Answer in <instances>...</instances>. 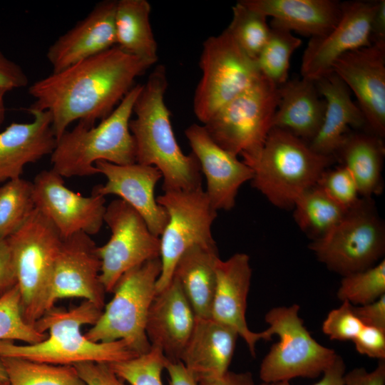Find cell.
Returning a JSON list of instances; mask_svg holds the SVG:
<instances>
[{
	"mask_svg": "<svg viewBox=\"0 0 385 385\" xmlns=\"http://www.w3.org/2000/svg\"><path fill=\"white\" fill-rule=\"evenodd\" d=\"M278 91L272 128L288 131L309 143L320 129L326 108L315 82L294 78L279 86Z\"/></svg>",
	"mask_w": 385,
	"mask_h": 385,
	"instance_id": "cell-27",
	"label": "cell"
},
{
	"mask_svg": "<svg viewBox=\"0 0 385 385\" xmlns=\"http://www.w3.org/2000/svg\"><path fill=\"white\" fill-rule=\"evenodd\" d=\"M314 82L326 108L320 129L308 144L319 154L334 156L349 128L366 126V120L350 90L333 71Z\"/></svg>",
	"mask_w": 385,
	"mask_h": 385,
	"instance_id": "cell-25",
	"label": "cell"
},
{
	"mask_svg": "<svg viewBox=\"0 0 385 385\" xmlns=\"http://www.w3.org/2000/svg\"><path fill=\"white\" fill-rule=\"evenodd\" d=\"M309 248L320 262L342 277L377 264L385 252V225L373 200L361 197Z\"/></svg>",
	"mask_w": 385,
	"mask_h": 385,
	"instance_id": "cell-10",
	"label": "cell"
},
{
	"mask_svg": "<svg viewBox=\"0 0 385 385\" xmlns=\"http://www.w3.org/2000/svg\"><path fill=\"white\" fill-rule=\"evenodd\" d=\"M0 385H9V384L8 381H6V382L0 383Z\"/></svg>",
	"mask_w": 385,
	"mask_h": 385,
	"instance_id": "cell-53",
	"label": "cell"
},
{
	"mask_svg": "<svg viewBox=\"0 0 385 385\" xmlns=\"http://www.w3.org/2000/svg\"><path fill=\"white\" fill-rule=\"evenodd\" d=\"M103 309L84 301L69 309L52 308L34 324L41 332L48 335L41 342L17 344L0 341V357H19L55 365H71L87 362L113 364L138 355L122 340L95 342L81 332L84 325H93Z\"/></svg>",
	"mask_w": 385,
	"mask_h": 385,
	"instance_id": "cell-3",
	"label": "cell"
},
{
	"mask_svg": "<svg viewBox=\"0 0 385 385\" xmlns=\"http://www.w3.org/2000/svg\"><path fill=\"white\" fill-rule=\"evenodd\" d=\"M352 342L360 354L384 360L385 329L364 325Z\"/></svg>",
	"mask_w": 385,
	"mask_h": 385,
	"instance_id": "cell-41",
	"label": "cell"
},
{
	"mask_svg": "<svg viewBox=\"0 0 385 385\" xmlns=\"http://www.w3.org/2000/svg\"><path fill=\"white\" fill-rule=\"evenodd\" d=\"M238 337L234 329L211 317H196L180 361L197 383L222 376L229 371Z\"/></svg>",
	"mask_w": 385,
	"mask_h": 385,
	"instance_id": "cell-24",
	"label": "cell"
},
{
	"mask_svg": "<svg viewBox=\"0 0 385 385\" xmlns=\"http://www.w3.org/2000/svg\"><path fill=\"white\" fill-rule=\"evenodd\" d=\"M379 1L341 2V17L326 35L311 38L302 58V78L316 81L332 71L342 55L371 45V25Z\"/></svg>",
	"mask_w": 385,
	"mask_h": 385,
	"instance_id": "cell-15",
	"label": "cell"
},
{
	"mask_svg": "<svg viewBox=\"0 0 385 385\" xmlns=\"http://www.w3.org/2000/svg\"><path fill=\"white\" fill-rule=\"evenodd\" d=\"M344 385H385V363L380 360L371 371L355 368L344 374Z\"/></svg>",
	"mask_w": 385,
	"mask_h": 385,
	"instance_id": "cell-46",
	"label": "cell"
},
{
	"mask_svg": "<svg viewBox=\"0 0 385 385\" xmlns=\"http://www.w3.org/2000/svg\"><path fill=\"white\" fill-rule=\"evenodd\" d=\"M8 91L6 90H0V125L4 120L5 113L4 97Z\"/></svg>",
	"mask_w": 385,
	"mask_h": 385,
	"instance_id": "cell-51",
	"label": "cell"
},
{
	"mask_svg": "<svg viewBox=\"0 0 385 385\" xmlns=\"http://www.w3.org/2000/svg\"><path fill=\"white\" fill-rule=\"evenodd\" d=\"M17 284L11 250L7 239L0 240V296Z\"/></svg>",
	"mask_w": 385,
	"mask_h": 385,
	"instance_id": "cell-45",
	"label": "cell"
},
{
	"mask_svg": "<svg viewBox=\"0 0 385 385\" xmlns=\"http://www.w3.org/2000/svg\"><path fill=\"white\" fill-rule=\"evenodd\" d=\"M185 135L205 176L212 206L217 211L232 210L240 188L252 179V170L214 142L203 125L193 123Z\"/></svg>",
	"mask_w": 385,
	"mask_h": 385,
	"instance_id": "cell-19",
	"label": "cell"
},
{
	"mask_svg": "<svg viewBox=\"0 0 385 385\" xmlns=\"http://www.w3.org/2000/svg\"><path fill=\"white\" fill-rule=\"evenodd\" d=\"M154 64L115 46L35 81L27 112L48 111L57 140L74 121L93 125L108 116Z\"/></svg>",
	"mask_w": 385,
	"mask_h": 385,
	"instance_id": "cell-1",
	"label": "cell"
},
{
	"mask_svg": "<svg viewBox=\"0 0 385 385\" xmlns=\"http://www.w3.org/2000/svg\"><path fill=\"white\" fill-rule=\"evenodd\" d=\"M371 43L385 44V1L379 0L371 25Z\"/></svg>",
	"mask_w": 385,
	"mask_h": 385,
	"instance_id": "cell-50",
	"label": "cell"
},
{
	"mask_svg": "<svg viewBox=\"0 0 385 385\" xmlns=\"http://www.w3.org/2000/svg\"><path fill=\"white\" fill-rule=\"evenodd\" d=\"M268 40L256 63L262 76L279 87L288 81L289 62L302 41L284 29L272 26Z\"/></svg>",
	"mask_w": 385,
	"mask_h": 385,
	"instance_id": "cell-33",
	"label": "cell"
},
{
	"mask_svg": "<svg viewBox=\"0 0 385 385\" xmlns=\"http://www.w3.org/2000/svg\"><path fill=\"white\" fill-rule=\"evenodd\" d=\"M166 68L158 65L142 84L129 129L135 144L136 163L155 167L163 178L164 192L202 187V172L192 153L185 155L174 135L170 111L165 102Z\"/></svg>",
	"mask_w": 385,
	"mask_h": 385,
	"instance_id": "cell-2",
	"label": "cell"
},
{
	"mask_svg": "<svg viewBox=\"0 0 385 385\" xmlns=\"http://www.w3.org/2000/svg\"><path fill=\"white\" fill-rule=\"evenodd\" d=\"M199 385H255L250 372L235 373L228 371L223 376L202 381Z\"/></svg>",
	"mask_w": 385,
	"mask_h": 385,
	"instance_id": "cell-49",
	"label": "cell"
},
{
	"mask_svg": "<svg viewBox=\"0 0 385 385\" xmlns=\"http://www.w3.org/2000/svg\"><path fill=\"white\" fill-rule=\"evenodd\" d=\"M336 160L288 131L272 128L260 154L247 165L253 171L252 187L273 205L289 210Z\"/></svg>",
	"mask_w": 385,
	"mask_h": 385,
	"instance_id": "cell-5",
	"label": "cell"
},
{
	"mask_svg": "<svg viewBox=\"0 0 385 385\" xmlns=\"http://www.w3.org/2000/svg\"><path fill=\"white\" fill-rule=\"evenodd\" d=\"M167 359L158 347L130 359L109 364L115 374L129 385H163L161 374Z\"/></svg>",
	"mask_w": 385,
	"mask_h": 385,
	"instance_id": "cell-38",
	"label": "cell"
},
{
	"mask_svg": "<svg viewBox=\"0 0 385 385\" xmlns=\"http://www.w3.org/2000/svg\"><path fill=\"white\" fill-rule=\"evenodd\" d=\"M267 17L270 26L317 38L328 34L339 21L341 2L336 0H240Z\"/></svg>",
	"mask_w": 385,
	"mask_h": 385,
	"instance_id": "cell-26",
	"label": "cell"
},
{
	"mask_svg": "<svg viewBox=\"0 0 385 385\" xmlns=\"http://www.w3.org/2000/svg\"><path fill=\"white\" fill-rule=\"evenodd\" d=\"M10 245L25 321L35 323L49 310L52 273L63 238L54 225L36 209L7 238Z\"/></svg>",
	"mask_w": 385,
	"mask_h": 385,
	"instance_id": "cell-7",
	"label": "cell"
},
{
	"mask_svg": "<svg viewBox=\"0 0 385 385\" xmlns=\"http://www.w3.org/2000/svg\"><path fill=\"white\" fill-rule=\"evenodd\" d=\"M117 1L98 3L90 13L59 36L48 48L53 73L116 46L115 14Z\"/></svg>",
	"mask_w": 385,
	"mask_h": 385,
	"instance_id": "cell-21",
	"label": "cell"
},
{
	"mask_svg": "<svg viewBox=\"0 0 385 385\" xmlns=\"http://www.w3.org/2000/svg\"><path fill=\"white\" fill-rule=\"evenodd\" d=\"M73 366L86 385H129L115 374L109 364L87 361Z\"/></svg>",
	"mask_w": 385,
	"mask_h": 385,
	"instance_id": "cell-42",
	"label": "cell"
},
{
	"mask_svg": "<svg viewBox=\"0 0 385 385\" xmlns=\"http://www.w3.org/2000/svg\"><path fill=\"white\" fill-rule=\"evenodd\" d=\"M29 79L21 67L0 50V90L9 91L25 87Z\"/></svg>",
	"mask_w": 385,
	"mask_h": 385,
	"instance_id": "cell-43",
	"label": "cell"
},
{
	"mask_svg": "<svg viewBox=\"0 0 385 385\" xmlns=\"http://www.w3.org/2000/svg\"><path fill=\"white\" fill-rule=\"evenodd\" d=\"M141 88L142 84L135 85L98 125L78 122L71 130L65 131L51 154V170L63 178L83 177L98 174L95 167L98 161L120 165L136 163L129 123Z\"/></svg>",
	"mask_w": 385,
	"mask_h": 385,
	"instance_id": "cell-4",
	"label": "cell"
},
{
	"mask_svg": "<svg viewBox=\"0 0 385 385\" xmlns=\"http://www.w3.org/2000/svg\"><path fill=\"white\" fill-rule=\"evenodd\" d=\"M168 212V222L160 236L161 272L156 282V294L170 282L178 260L190 247H217L211 227L217 217L202 187L190 190L165 192L156 197Z\"/></svg>",
	"mask_w": 385,
	"mask_h": 385,
	"instance_id": "cell-12",
	"label": "cell"
},
{
	"mask_svg": "<svg viewBox=\"0 0 385 385\" xmlns=\"http://www.w3.org/2000/svg\"><path fill=\"white\" fill-rule=\"evenodd\" d=\"M364 324L355 315L352 304L344 301L331 310L322 323V332L332 340H351L357 336Z\"/></svg>",
	"mask_w": 385,
	"mask_h": 385,
	"instance_id": "cell-40",
	"label": "cell"
},
{
	"mask_svg": "<svg viewBox=\"0 0 385 385\" xmlns=\"http://www.w3.org/2000/svg\"><path fill=\"white\" fill-rule=\"evenodd\" d=\"M199 66L202 76L192 107L203 124L262 76L256 61L241 49L227 29L203 42Z\"/></svg>",
	"mask_w": 385,
	"mask_h": 385,
	"instance_id": "cell-11",
	"label": "cell"
},
{
	"mask_svg": "<svg viewBox=\"0 0 385 385\" xmlns=\"http://www.w3.org/2000/svg\"><path fill=\"white\" fill-rule=\"evenodd\" d=\"M317 185L346 210L356 205L361 198L354 178L342 165L334 169H327L320 176Z\"/></svg>",
	"mask_w": 385,
	"mask_h": 385,
	"instance_id": "cell-39",
	"label": "cell"
},
{
	"mask_svg": "<svg viewBox=\"0 0 385 385\" xmlns=\"http://www.w3.org/2000/svg\"><path fill=\"white\" fill-rule=\"evenodd\" d=\"M35 208L54 225L63 239L75 233L97 234L104 222L105 197L84 196L67 188L53 170H42L34 178Z\"/></svg>",
	"mask_w": 385,
	"mask_h": 385,
	"instance_id": "cell-14",
	"label": "cell"
},
{
	"mask_svg": "<svg viewBox=\"0 0 385 385\" xmlns=\"http://www.w3.org/2000/svg\"><path fill=\"white\" fill-rule=\"evenodd\" d=\"M90 235L75 233L63 239L52 273L49 310L63 298L78 297L103 309L106 292L101 281V262Z\"/></svg>",
	"mask_w": 385,
	"mask_h": 385,
	"instance_id": "cell-16",
	"label": "cell"
},
{
	"mask_svg": "<svg viewBox=\"0 0 385 385\" xmlns=\"http://www.w3.org/2000/svg\"><path fill=\"white\" fill-rule=\"evenodd\" d=\"M232 17L226 29L241 49L257 59L271 32L267 16L238 1L232 8Z\"/></svg>",
	"mask_w": 385,
	"mask_h": 385,
	"instance_id": "cell-35",
	"label": "cell"
},
{
	"mask_svg": "<svg viewBox=\"0 0 385 385\" xmlns=\"http://www.w3.org/2000/svg\"><path fill=\"white\" fill-rule=\"evenodd\" d=\"M160 272L161 260L157 257L124 273L113 289L112 299L85 336L95 342L124 341L138 355L148 352L151 345L145 324Z\"/></svg>",
	"mask_w": 385,
	"mask_h": 385,
	"instance_id": "cell-6",
	"label": "cell"
},
{
	"mask_svg": "<svg viewBox=\"0 0 385 385\" xmlns=\"http://www.w3.org/2000/svg\"><path fill=\"white\" fill-rule=\"evenodd\" d=\"M0 361L9 385H86L73 366L10 356Z\"/></svg>",
	"mask_w": 385,
	"mask_h": 385,
	"instance_id": "cell-32",
	"label": "cell"
},
{
	"mask_svg": "<svg viewBox=\"0 0 385 385\" xmlns=\"http://www.w3.org/2000/svg\"><path fill=\"white\" fill-rule=\"evenodd\" d=\"M217 247L194 245L179 258L173 277L179 281L195 317L210 318L216 286Z\"/></svg>",
	"mask_w": 385,
	"mask_h": 385,
	"instance_id": "cell-29",
	"label": "cell"
},
{
	"mask_svg": "<svg viewBox=\"0 0 385 385\" xmlns=\"http://www.w3.org/2000/svg\"><path fill=\"white\" fill-rule=\"evenodd\" d=\"M46 337V333L39 332L24 319L17 284L0 296V341H21L33 344Z\"/></svg>",
	"mask_w": 385,
	"mask_h": 385,
	"instance_id": "cell-36",
	"label": "cell"
},
{
	"mask_svg": "<svg viewBox=\"0 0 385 385\" xmlns=\"http://www.w3.org/2000/svg\"><path fill=\"white\" fill-rule=\"evenodd\" d=\"M33 183L21 178L0 187V240L16 232L35 210Z\"/></svg>",
	"mask_w": 385,
	"mask_h": 385,
	"instance_id": "cell-34",
	"label": "cell"
},
{
	"mask_svg": "<svg viewBox=\"0 0 385 385\" xmlns=\"http://www.w3.org/2000/svg\"><path fill=\"white\" fill-rule=\"evenodd\" d=\"M103 221L111 235L97 247L101 260V281L106 292H111L128 270L143 262L160 257V237L153 235L141 215L121 199L106 207Z\"/></svg>",
	"mask_w": 385,
	"mask_h": 385,
	"instance_id": "cell-13",
	"label": "cell"
},
{
	"mask_svg": "<svg viewBox=\"0 0 385 385\" xmlns=\"http://www.w3.org/2000/svg\"><path fill=\"white\" fill-rule=\"evenodd\" d=\"M385 294V260L362 271L342 277L337 298L352 305L373 302Z\"/></svg>",
	"mask_w": 385,
	"mask_h": 385,
	"instance_id": "cell-37",
	"label": "cell"
},
{
	"mask_svg": "<svg viewBox=\"0 0 385 385\" xmlns=\"http://www.w3.org/2000/svg\"><path fill=\"white\" fill-rule=\"evenodd\" d=\"M95 167L106 182L95 186L92 192L103 197L118 196L135 209L150 232L160 237L168 222L167 211L157 202L154 195L155 185L162 178L160 170L138 163L120 165L98 161Z\"/></svg>",
	"mask_w": 385,
	"mask_h": 385,
	"instance_id": "cell-18",
	"label": "cell"
},
{
	"mask_svg": "<svg viewBox=\"0 0 385 385\" xmlns=\"http://www.w3.org/2000/svg\"><path fill=\"white\" fill-rule=\"evenodd\" d=\"M299 306L272 308L265 314L266 329L277 342L270 348L260 368L262 383L289 381L297 377L315 378L333 363L336 351L318 343L299 315Z\"/></svg>",
	"mask_w": 385,
	"mask_h": 385,
	"instance_id": "cell-9",
	"label": "cell"
},
{
	"mask_svg": "<svg viewBox=\"0 0 385 385\" xmlns=\"http://www.w3.org/2000/svg\"><path fill=\"white\" fill-rule=\"evenodd\" d=\"M332 71L358 101L371 133L385 136V44L373 43L340 56Z\"/></svg>",
	"mask_w": 385,
	"mask_h": 385,
	"instance_id": "cell-17",
	"label": "cell"
},
{
	"mask_svg": "<svg viewBox=\"0 0 385 385\" xmlns=\"http://www.w3.org/2000/svg\"><path fill=\"white\" fill-rule=\"evenodd\" d=\"M292 209L295 222L312 241L329 232L348 210L317 185L304 192Z\"/></svg>",
	"mask_w": 385,
	"mask_h": 385,
	"instance_id": "cell-31",
	"label": "cell"
},
{
	"mask_svg": "<svg viewBox=\"0 0 385 385\" xmlns=\"http://www.w3.org/2000/svg\"><path fill=\"white\" fill-rule=\"evenodd\" d=\"M252 278L250 257L236 253L216 264V286L211 318L234 329L247 344L251 355L255 356L256 344L261 339H272L265 330L255 332L246 321L247 299Z\"/></svg>",
	"mask_w": 385,
	"mask_h": 385,
	"instance_id": "cell-20",
	"label": "cell"
},
{
	"mask_svg": "<svg viewBox=\"0 0 385 385\" xmlns=\"http://www.w3.org/2000/svg\"><path fill=\"white\" fill-rule=\"evenodd\" d=\"M150 11L146 0L117 1L116 46L128 54L155 63L158 45L150 23Z\"/></svg>",
	"mask_w": 385,
	"mask_h": 385,
	"instance_id": "cell-30",
	"label": "cell"
},
{
	"mask_svg": "<svg viewBox=\"0 0 385 385\" xmlns=\"http://www.w3.org/2000/svg\"><path fill=\"white\" fill-rule=\"evenodd\" d=\"M169 376V385H199L181 361L167 359L165 369Z\"/></svg>",
	"mask_w": 385,
	"mask_h": 385,
	"instance_id": "cell-48",
	"label": "cell"
},
{
	"mask_svg": "<svg viewBox=\"0 0 385 385\" xmlns=\"http://www.w3.org/2000/svg\"><path fill=\"white\" fill-rule=\"evenodd\" d=\"M385 148L382 138L369 133H347L334 157L354 178L361 197L383 191Z\"/></svg>",
	"mask_w": 385,
	"mask_h": 385,
	"instance_id": "cell-28",
	"label": "cell"
},
{
	"mask_svg": "<svg viewBox=\"0 0 385 385\" xmlns=\"http://www.w3.org/2000/svg\"><path fill=\"white\" fill-rule=\"evenodd\" d=\"M8 381L7 376L5 372L4 368L0 361V383Z\"/></svg>",
	"mask_w": 385,
	"mask_h": 385,
	"instance_id": "cell-52",
	"label": "cell"
},
{
	"mask_svg": "<svg viewBox=\"0 0 385 385\" xmlns=\"http://www.w3.org/2000/svg\"><path fill=\"white\" fill-rule=\"evenodd\" d=\"M33 120L12 123L0 132V183L19 178L24 167L51 154L57 140L48 111H32Z\"/></svg>",
	"mask_w": 385,
	"mask_h": 385,
	"instance_id": "cell-23",
	"label": "cell"
},
{
	"mask_svg": "<svg viewBox=\"0 0 385 385\" xmlns=\"http://www.w3.org/2000/svg\"><path fill=\"white\" fill-rule=\"evenodd\" d=\"M352 309L364 325L385 329V294L366 304L352 305Z\"/></svg>",
	"mask_w": 385,
	"mask_h": 385,
	"instance_id": "cell-44",
	"label": "cell"
},
{
	"mask_svg": "<svg viewBox=\"0 0 385 385\" xmlns=\"http://www.w3.org/2000/svg\"><path fill=\"white\" fill-rule=\"evenodd\" d=\"M322 378L313 385H344L345 364L337 355L333 363L323 372ZM260 385H290L288 381L262 383Z\"/></svg>",
	"mask_w": 385,
	"mask_h": 385,
	"instance_id": "cell-47",
	"label": "cell"
},
{
	"mask_svg": "<svg viewBox=\"0 0 385 385\" xmlns=\"http://www.w3.org/2000/svg\"><path fill=\"white\" fill-rule=\"evenodd\" d=\"M279 101L278 87L262 76L222 106L205 124L220 147L250 164L260 154Z\"/></svg>",
	"mask_w": 385,
	"mask_h": 385,
	"instance_id": "cell-8",
	"label": "cell"
},
{
	"mask_svg": "<svg viewBox=\"0 0 385 385\" xmlns=\"http://www.w3.org/2000/svg\"><path fill=\"white\" fill-rule=\"evenodd\" d=\"M195 319L179 281L173 277L168 285L156 294L148 314L145 333L150 345L160 349L168 360L179 361Z\"/></svg>",
	"mask_w": 385,
	"mask_h": 385,
	"instance_id": "cell-22",
	"label": "cell"
}]
</instances>
